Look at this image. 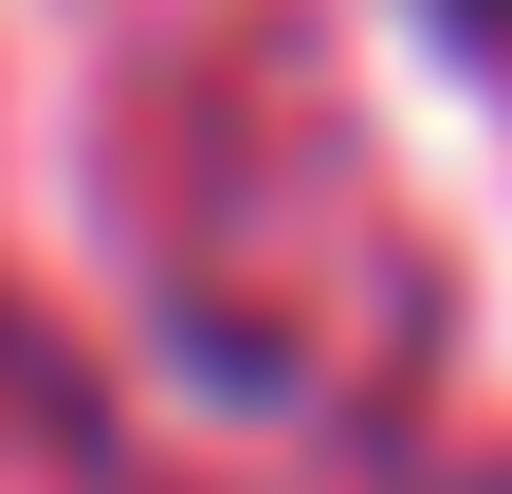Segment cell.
Listing matches in <instances>:
<instances>
[{"label":"cell","mask_w":512,"mask_h":494,"mask_svg":"<svg viewBox=\"0 0 512 494\" xmlns=\"http://www.w3.org/2000/svg\"><path fill=\"white\" fill-rule=\"evenodd\" d=\"M458 19H512V0H458Z\"/></svg>","instance_id":"1"}]
</instances>
